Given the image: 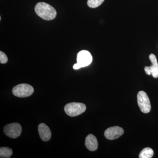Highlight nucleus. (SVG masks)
<instances>
[{"instance_id":"9d476101","label":"nucleus","mask_w":158,"mask_h":158,"mask_svg":"<svg viewBox=\"0 0 158 158\" xmlns=\"http://www.w3.org/2000/svg\"><path fill=\"white\" fill-rule=\"evenodd\" d=\"M85 144L86 148L90 151H94L98 148L97 139L93 135H88L86 137Z\"/></svg>"},{"instance_id":"f257e3e1","label":"nucleus","mask_w":158,"mask_h":158,"mask_svg":"<svg viewBox=\"0 0 158 158\" xmlns=\"http://www.w3.org/2000/svg\"><path fill=\"white\" fill-rule=\"evenodd\" d=\"M35 11L37 15L46 20L53 19L57 15L55 8L45 2L37 3L35 7Z\"/></svg>"},{"instance_id":"6e6552de","label":"nucleus","mask_w":158,"mask_h":158,"mask_svg":"<svg viewBox=\"0 0 158 158\" xmlns=\"http://www.w3.org/2000/svg\"><path fill=\"white\" fill-rule=\"evenodd\" d=\"M124 131L118 126L113 127L106 130L104 133L105 137L109 140H115L122 135Z\"/></svg>"},{"instance_id":"39448f33","label":"nucleus","mask_w":158,"mask_h":158,"mask_svg":"<svg viewBox=\"0 0 158 158\" xmlns=\"http://www.w3.org/2000/svg\"><path fill=\"white\" fill-rule=\"evenodd\" d=\"M22 131V127L18 123L7 125L4 128L5 135L11 138H16L19 137L21 134Z\"/></svg>"},{"instance_id":"2eb2a0df","label":"nucleus","mask_w":158,"mask_h":158,"mask_svg":"<svg viewBox=\"0 0 158 158\" xmlns=\"http://www.w3.org/2000/svg\"><path fill=\"white\" fill-rule=\"evenodd\" d=\"M73 68L74 69H79L81 68L80 67V65H79L77 63H76V64H75L74 65H73Z\"/></svg>"},{"instance_id":"7ed1b4c3","label":"nucleus","mask_w":158,"mask_h":158,"mask_svg":"<svg viewBox=\"0 0 158 158\" xmlns=\"http://www.w3.org/2000/svg\"><path fill=\"white\" fill-rule=\"evenodd\" d=\"M34 92V89L31 85L26 84L16 85L12 89L15 96L19 98H26L31 96Z\"/></svg>"},{"instance_id":"4468645a","label":"nucleus","mask_w":158,"mask_h":158,"mask_svg":"<svg viewBox=\"0 0 158 158\" xmlns=\"http://www.w3.org/2000/svg\"><path fill=\"white\" fill-rule=\"evenodd\" d=\"M8 61V57L2 51L0 52V62L1 64H5Z\"/></svg>"},{"instance_id":"20e7f679","label":"nucleus","mask_w":158,"mask_h":158,"mask_svg":"<svg viewBox=\"0 0 158 158\" xmlns=\"http://www.w3.org/2000/svg\"><path fill=\"white\" fill-rule=\"evenodd\" d=\"M138 106L142 113H149L151 110L150 102L147 94L144 91H140L137 95Z\"/></svg>"},{"instance_id":"9b49d317","label":"nucleus","mask_w":158,"mask_h":158,"mask_svg":"<svg viewBox=\"0 0 158 158\" xmlns=\"http://www.w3.org/2000/svg\"><path fill=\"white\" fill-rule=\"evenodd\" d=\"M154 155L153 150L150 148H146L142 149L139 155L140 158H151Z\"/></svg>"},{"instance_id":"423d86ee","label":"nucleus","mask_w":158,"mask_h":158,"mask_svg":"<svg viewBox=\"0 0 158 158\" xmlns=\"http://www.w3.org/2000/svg\"><path fill=\"white\" fill-rule=\"evenodd\" d=\"M77 60V63L82 68L90 64L92 61V56L88 51L82 50L78 53Z\"/></svg>"},{"instance_id":"ddd939ff","label":"nucleus","mask_w":158,"mask_h":158,"mask_svg":"<svg viewBox=\"0 0 158 158\" xmlns=\"http://www.w3.org/2000/svg\"><path fill=\"white\" fill-rule=\"evenodd\" d=\"M105 0H88V5L90 8H96L102 5Z\"/></svg>"},{"instance_id":"0eeeda50","label":"nucleus","mask_w":158,"mask_h":158,"mask_svg":"<svg viewBox=\"0 0 158 158\" xmlns=\"http://www.w3.org/2000/svg\"><path fill=\"white\" fill-rule=\"evenodd\" d=\"M150 60L152 63L150 66H145L144 71L145 73L148 75H152L155 78L158 77V62L155 55L151 54L149 55Z\"/></svg>"},{"instance_id":"1a4fd4ad","label":"nucleus","mask_w":158,"mask_h":158,"mask_svg":"<svg viewBox=\"0 0 158 158\" xmlns=\"http://www.w3.org/2000/svg\"><path fill=\"white\" fill-rule=\"evenodd\" d=\"M38 132L41 140L44 141H48L52 136L51 130L44 123H40L38 126Z\"/></svg>"},{"instance_id":"f8f14e48","label":"nucleus","mask_w":158,"mask_h":158,"mask_svg":"<svg viewBox=\"0 0 158 158\" xmlns=\"http://www.w3.org/2000/svg\"><path fill=\"white\" fill-rule=\"evenodd\" d=\"M13 153L12 149L8 147H1L0 148V157L9 158Z\"/></svg>"},{"instance_id":"f03ea898","label":"nucleus","mask_w":158,"mask_h":158,"mask_svg":"<svg viewBox=\"0 0 158 158\" xmlns=\"http://www.w3.org/2000/svg\"><path fill=\"white\" fill-rule=\"evenodd\" d=\"M86 110V106L81 103H70L65 105L64 108L65 113L71 117L79 116L84 113Z\"/></svg>"}]
</instances>
